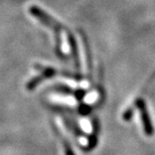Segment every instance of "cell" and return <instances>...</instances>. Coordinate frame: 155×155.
I'll return each mask as SVG.
<instances>
[{"label": "cell", "mask_w": 155, "mask_h": 155, "mask_svg": "<svg viewBox=\"0 0 155 155\" xmlns=\"http://www.w3.org/2000/svg\"><path fill=\"white\" fill-rule=\"evenodd\" d=\"M29 12L39 22L43 23V25H45L51 30L58 41V51H61V54H63L64 55L69 54L71 51V41H70V36L68 35L66 28L64 26H61L58 21H55L51 15L46 14L39 7L30 6Z\"/></svg>", "instance_id": "obj_1"}, {"label": "cell", "mask_w": 155, "mask_h": 155, "mask_svg": "<svg viewBox=\"0 0 155 155\" xmlns=\"http://www.w3.org/2000/svg\"><path fill=\"white\" fill-rule=\"evenodd\" d=\"M137 104V108L140 112V117H141V122H142V126H143V130H144V133L146 134L147 136H152L154 134L155 130H154V126L152 122H151V118L149 115V112H148V109H147V106H146V103L139 99L136 102Z\"/></svg>", "instance_id": "obj_2"}]
</instances>
